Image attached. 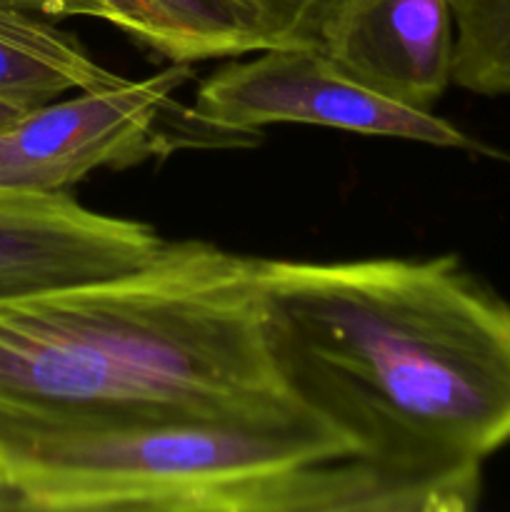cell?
<instances>
[{
    "label": "cell",
    "mask_w": 510,
    "mask_h": 512,
    "mask_svg": "<svg viewBox=\"0 0 510 512\" xmlns=\"http://www.w3.org/2000/svg\"><path fill=\"white\" fill-rule=\"evenodd\" d=\"M265 348L285 393L343 435L370 512H470L510 445V303L458 255L258 258Z\"/></svg>",
    "instance_id": "cell-1"
},
{
    "label": "cell",
    "mask_w": 510,
    "mask_h": 512,
    "mask_svg": "<svg viewBox=\"0 0 510 512\" xmlns=\"http://www.w3.org/2000/svg\"><path fill=\"white\" fill-rule=\"evenodd\" d=\"M450 0H348L320 50L383 98L433 110L453 85Z\"/></svg>",
    "instance_id": "cell-7"
},
{
    "label": "cell",
    "mask_w": 510,
    "mask_h": 512,
    "mask_svg": "<svg viewBox=\"0 0 510 512\" xmlns=\"http://www.w3.org/2000/svg\"><path fill=\"white\" fill-rule=\"evenodd\" d=\"M258 258L168 240L140 268L0 300V448L180 418L308 413L275 375Z\"/></svg>",
    "instance_id": "cell-2"
},
{
    "label": "cell",
    "mask_w": 510,
    "mask_h": 512,
    "mask_svg": "<svg viewBox=\"0 0 510 512\" xmlns=\"http://www.w3.org/2000/svg\"><path fill=\"white\" fill-rule=\"evenodd\" d=\"M100 20L118 25L158 58L178 65L240 58L273 48L255 0H95Z\"/></svg>",
    "instance_id": "cell-8"
},
{
    "label": "cell",
    "mask_w": 510,
    "mask_h": 512,
    "mask_svg": "<svg viewBox=\"0 0 510 512\" xmlns=\"http://www.w3.org/2000/svg\"><path fill=\"white\" fill-rule=\"evenodd\" d=\"M3 5L30 10V13L45 15V18H98L100 5L95 0H0Z\"/></svg>",
    "instance_id": "cell-12"
},
{
    "label": "cell",
    "mask_w": 510,
    "mask_h": 512,
    "mask_svg": "<svg viewBox=\"0 0 510 512\" xmlns=\"http://www.w3.org/2000/svg\"><path fill=\"white\" fill-rule=\"evenodd\" d=\"M5 510H23V505H20V495L15 490L13 480H10L8 468L0 460V512Z\"/></svg>",
    "instance_id": "cell-14"
},
{
    "label": "cell",
    "mask_w": 510,
    "mask_h": 512,
    "mask_svg": "<svg viewBox=\"0 0 510 512\" xmlns=\"http://www.w3.org/2000/svg\"><path fill=\"white\" fill-rule=\"evenodd\" d=\"M190 78L193 65L170 63L148 78H120L30 110L5 130L10 185L68 190L100 168L175 153V93Z\"/></svg>",
    "instance_id": "cell-5"
},
{
    "label": "cell",
    "mask_w": 510,
    "mask_h": 512,
    "mask_svg": "<svg viewBox=\"0 0 510 512\" xmlns=\"http://www.w3.org/2000/svg\"><path fill=\"white\" fill-rule=\"evenodd\" d=\"M23 510L370 512L343 435L310 413L180 418L0 448Z\"/></svg>",
    "instance_id": "cell-3"
},
{
    "label": "cell",
    "mask_w": 510,
    "mask_h": 512,
    "mask_svg": "<svg viewBox=\"0 0 510 512\" xmlns=\"http://www.w3.org/2000/svg\"><path fill=\"white\" fill-rule=\"evenodd\" d=\"M120 75L95 63L53 18L0 3V98L33 108L63 93L103 88Z\"/></svg>",
    "instance_id": "cell-9"
},
{
    "label": "cell",
    "mask_w": 510,
    "mask_h": 512,
    "mask_svg": "<svg viewBox=\"0 0 510 512\" xmlns=\"http://www.w3.org/2000/svg\"><path fill=\"white\" fill-rule=\"evenodd\" d=\"M35 110L33 105L28 103H18V100H8V98H0V133L13 128L15 123L25 118V115Z\"/></svg>",
    "instance_id": "cell-13"
},
{
    "label": "cell",
    "mask_w": 510,
    "mask_h": 512,
    "mask_svg": "<svg viewBox=\"0 0 510 512\" xmlns=\"http://www.w3.org/2000/svg\"><path fill=\"white\" fill-rule=\"evenodd\" d=\"M165 245L150 225L85 208L65 190L0 185V300L128 273Z\"/></svg>",
    "instance_id": "cell-6"
},
{
    "label": "cell",
    "mask_w": 510,
    "mask_h": 512,
    "mask_svg": "<svg viewBox=\"0 0 510 512\" xmlns=\"http://www.w3.org/2000/svg\"><path fill=\"white\" fill-rule=\"evenodd\" d=\"M0 185H10V155L5 145V133H0Z\"/></svg>",
    "instance_id": "cell-15"
},
{
    "label": "cell",
    "mask_w": 510,
    "mask_h": 512,
    "mask_svg": "<svg viewBox=\"0 0 510 512\" xmlns=\"http://www.w3.org/2000/svg\"><path fill=\"white\" fill-rule=\"evenodd\" d=\"M195 110L210 123L243 133L298 123L435 148L480 150L473 138L433 110L383 98L345 73L325 50L273 45L233 60L198 85Z\"/></svg>",
    "instance_id": "cell-4"
},
{
    "label": "cell",
    "mask_w": 510,
    "mask_h": 512,
    "mask_svg": "<svg viewBox=\"0 0 510 512\" xmlns=\"http://www.w3.org/2000/svg\"><path fill=\"white\" fill-rule=\"evenodd\" d=\"M453 85L483 98H510V0H450Z\"/></svg>",
    "instance_id": "cell-10"
},
{
    "label": "cell",
    "mask_w": 510,
    "mask_h": 512,
    "mask_svg": "<svg viewBox=\"0 0 510 512\" xmlns=\"http://www.w3.org/2000/svg\"><path fill=\"white\" fill-rule=\"evenodd\" d=\"M348 0H255L275 45L320 48L328 25Z\"/></svg>",
    "instance_id": "cell-11"
}]
</instances>
